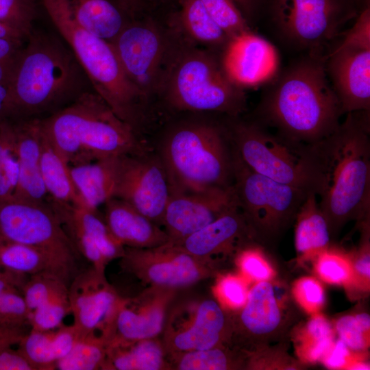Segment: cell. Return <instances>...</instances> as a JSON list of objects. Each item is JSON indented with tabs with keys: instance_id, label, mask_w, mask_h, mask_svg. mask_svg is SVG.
Listing matches in <instances>:
<instances>
[{
	"instance_id": "cell-1",
	"label": "cell",
	"mask_w": 370,
	"mask_h": 370,
	"mask_svg": "<svg viewBox=\"0 0 370 370\" xmlns=\"http://www.w3.org/2000/svg\"><path fill=\"white\" fill-rule=\"evenodd\" d=\"M369 111L350 112L325 138L304 146L311 191L334 235L370 209Z\"/></svg>"
},
{
	"instance_id": "cell-2",
	"label": "cell",
	"mask_w": 370,
	"mask_h": 370,
	"mask_svg": "<svg viewBox=\"0 0 370 370\" xmlns=\"http://www.w3.org/2000/svg\"><path fill=\"white\" fill-rule=\"evenodd\" d=\"M321 51L293 64L263 96L257 115L262 125L295 145L317 143L332 134L343 115L329 80Z\"/></svg>"
},
{
	"instance_id": "cell-3",
	"label": "cell",
	"mask_w": 370,
	"mask_h": 370,
	"mask_svg": "<svg viewBox=\"0 0 370 370\" xmlns=\"http://www.w3.org/2000/svg\"><path fill=\"white\" fill-rule=\"evenodd\" d=\"M8 89L12 119L49 116L92 90L62 38L35 28L19 53Z\"/></svg>"
},
{
	"instance_id": "cell-4",
	"label": "cell",
	"mask_w": 370,
	"mask_h": 370,
	"mask_svg": "<svg viewBox=\"0 0 370 370\" xmlns=\"http://www.w3.org/2000/svg\"><path fill=\"white\" fill-rule=\"evenodd\" d=\"M43 136L69 165L142 155L136 131L94 90L40 119Z\"/></svg>"
},
{
	"instance_id": "cell-5",
	"label": "cell",
	"mask_w": 370,
	"mask_h": 370,
	"mask_svg": "<svg viewBox=\"0 0 370 370\" xmlns=\"http://www.w3.org/2000/svg\"><path fill=\"white\" fill-rule=\"evenodd\" d=\"M59 35L73 51L92 90L134 130L146 99L127 77L112 45L81 27L66 0H40Z\"/></svg>"
},
{
	"instance_id": "cell-6",
	"label": "cell",
	"mask_w": 370,
	"mask_h": 370,
	"mask_svg": "<svg viewBox=\"0 0 370 370\" xmlns=\"http://www.w3.org/2000/svg\"><path fill=\"white\" fill-rule=\"evenodd\" d=\"M161 161L171 193L201 192L233 182V151L223 132L206 123L181 125L163 142Z\"/></svg>"
},
{
	"instance_id": "cell-7",
	"label": "cell",
	"mask_w": 370,
	"mask_h": 370,
	"mask_svg": "<svg viewBox=\"0 0 370 370\" xmlns=\"http://www.w3.org/2000/svg\"><path fill=\"white\" fill-rule=\"evenodd\" d=\"M159 92L174 108L219 112L236 116L246 107L242 88L225 73L208 51L188 45H174Z\"/></svg>"
},
{
	"instance_id": "cell-8",
	"label": "cell",
	"mask_w": 370,
	"mask_h": 370,
	"mask_svg": "<svg viewBox=\"0 0 370 370\" xmlns=\"http://www.w3.org/2000/svg\"><path fill=\"white\" fill-rule=\"evenodd\" d=\"M12 242L37 248L51 260L68 286L75 277L78 252L48 202L14 197L0 201V243Z\"/></svg>"
},
{
	"instance_id": "cell-9",
	"label": "cell",
	"mask_w": 370,
	"mask_h": 370,
	"mask_svg": "<svg viewBox=\"0 0 370 370\" xmlns=\"http://www.w3.org/2000/svg\"><path fill=\"white\" fill-rule=\"evenodd\" d=\"M239 206L258 237H274L295 217L309 191L249 169L233 149V182Z\"/></svg>"
},
{
	"instance_id": "cell-10",
	"label": "cell",
	"mask_w": 370,
	"mask_h": 370,
	"mask_svg": "<svg viewBox=\"0 0 370 370\" xmlns=\"http://www.w3.org/2000/svg\"><path fill=\"white\" fill-rule=\"evenodd\" d=\"M230 136L234 150L249 169L312 192L304 146L271 134L257 121L234 123Z\"/></svg>"
},
{
	"instance_id": "cell-11",
	"label": "cell",
	"mask_w": 370,
	"mask_h": 370,
	"mask_svg": "<svg viewBox=\"0 0 370 370\" xmlns=\"http://www.w3.org/2000/svg\"><path fill=\"white\" fill-rule=\"evenodd\" d=\"M325 68L343 114L370 109V9L326 56Z\"/></svg>"
},
{
	"instance_id": "cell-12",
	"label": "cell",
	"mask_w": 370,
	"mask_h": 370,
	"mask_svg": "<svg viewBox=\"0 0 370 370\" xmlns=\"http://www.w3.org/2000/svg\"><path fill=\"white\" fill-rule=\"evenodd\" d=\"M111 44L130 81L146 97L159 92L173 43L158 26L130 20Z\"/></svg>"
},
{
	"instance_id": "cell-13",
	"label": "cell",
	"mask_w": 370,
	"mask_h": 370,
	"mask_svg": "<svg viewBox=\"0 0 370 370\" xmlns=\"http://www.w3.org/2000/svg\"><path fill=\"white\" fill-rule=\"evenodd\" d=\"M162 332L168 356L227 346L230 314L213 299L182 302L168 313Z\"/></svg>"
},
{
	"instance_id": "cell-14",
	"label": "cell",
	"mask_w": 370,
	"mask_h": 370,
	"mask_svg": "<svg viewBox=\"0 0 370 370\" xmlns=\"http://www.w3.org/2000/svg\"><path fill=\"white\" fill-rule=\"evenodd\" d=\"M273 9L285 39L310 52L322 51L352 17L341 0H274Z\"/></svg>"
},
{
	"instance_id": "cell-15",
	"label": "cell",
	"mask_w": 370,
	"mask_h": 370,
	"mask_svg": "<svg viewBox=\"0 0 370 370\" xmlns=\"http://www.w3.org/2000/svg\"><path fill=\"white\" fill-rule=\"evenodd\" d=\"M121 269L149 286L176 290L211 277L213 265L166 243L152 248L125 247Z\"/></svg>"
},
{
	"instance_id": "cell-16",
	"label": "cell",
	"mask_w": 370,
	"mask_h": 370,
	"mask_svg": "<svg viewBox=\"0 0 370 370\" xmlns=\"http://www.w3.org/2000/svg\"><path fill=\"white\" fill-rule=\"evenodd\" d=\"M71 285L69 301L73 325L82 335H98L108 344L124 298L108 282L105 272L92 267L76 275Z\"/></svg>"
},
{
	"instance_id": "cell-17",
	"label": "cell",
	"mask_w": 370,
	"mask_h": 370,
	"mask_svg": "<svg viewBox=\"0 0 370 370\" xmlns=\"http://www.w3.org/2000/svg\"><path fill=\"white\" fill-rule=\"evenodd\" d=\"M170 195V184L161 160L143 154L120 157L114 197L162 225Z\"/></svg>"
},
{
	"instance_id": "cell-18",
	"label": "cell",
	"mask_w": 370,
	"mask_h": 370,
	"mask_svg": "<svg viewBox=\"0 0 370 370\" xmlns=\"http://www.w3.org/2000/svg\"><path fill=\"white\" fill-rule=\"evenodd\" d=\"M238 206L233 184L201 192L171 193L162 225L168 243H178Z\"/></svg>"
},
{
	"instance_id": "cell-19",
	"label": "cell",
	"mask_w": 370,
	"mask_h": 370,
	"mask_svg": "<svg viewBox=\"0 0 370 370\" xmlns=\"http://www.w3.org/2000/svg\"><path fill=\"white\" fill-rule=\"evenodd\" d=\"M74 247L92 266L101 269L121 258L125 247L110 232L98 210L48 199Z\"/></svg>"
},
{
	"instance_id": "cell-20",
	"label": "cell",
	"mask_w": 370,
	"mask_h": 370,
	"mask_svg": "<svg viewBox=\"0 0 370 370\" xmlns=\"http://www.w3.org/2000/svg\"><path fill=\"white\" fill-rule=\"evenodd\" d=\"M230 314L227 346L247 355L280 330L282 314L270 281L256 282L249 290L244 306Z\"/></svg>"
},
{
	"instance_id": "cell-21",
	"label": "cell",
	"mask_w": 370,
	"mask_h": 370,
	"mask_svg": "<svg viewBox=\"0 0 370 370\" xmlns=\"http://www.w3.org/2000/svg\"><path fill=\"white\" fill-rule=\"evenodd\" d=\"M221 66L241 88H253L275 78L280 65L275 47L251 29L230 38L224 47Z\"/></svg>"
},
{
	"instance_id": "cell-22",
	"label": "cell",
	"mask_w": 370,
	"mask_h": 370,
	"mask_svg": "<svg viewBox=\"0 0 370 370\" xmlns=\"http://www.w3.org/2000/svg\"><path fill=\"white\" fill-rule=\"evenodd\" d=\"M175 294L174 289L149 286L136 297L124 298L108 346L158 337Z\"/></svg>"
},
{
	"instance_id": "cell-23",
	"label": "cell",
	"mask_w": 370,
	"mask_h": 370,
	"mask_svg": "<svg viewBox=\"0 0 370 370\" xmlns=\"http://www.w3.org/2000/svg\"><path fill=\"white\" fill-rule=\"evenodd\" d=\"M18 163L14 198L34 203L47 202L40 173L42 132L40 119H10L1 124Z\"/></svg>"
},
{
	"instance_id": "cell-24",
	"label": "cell",
	"mask_w": 370,
	"mask_h": 370,
	"mask_svg": "<svg viewBox=\"0 0 370 370\" xmlns=\"http://www.w3.org/2000/svg\"><path fill=\"white\" fill-rule=\"evenodd\" d=\"M257 238L239 206L173 245L214 266L218 258L237 253Z\"/></svg>"
},
{
	"instance_id": "cell-25",
	"label": "cell",
	"mask_w": 370,
	"mask_h": 370,
	"mask_svg": "<svg viewBox=\"0 0 370 370\" xmlns=\"http://www.w3.org/2000/svg\"><path fill=\"white\" fill-rule=\"evenodd\" d=\"M104 220L113 236L124 247L152 248L166 244L165 230L127 202L114 197L105 204Z\"/></svg>"
},
{
	"instance_id": "cell-26",
	"label": "cell",
	"mask_w": 370,
	"mask_h": 370,
	"mask_svg": "<svg viewBox=\"0 0 370 370\" xmlns=\"http://www.w3.org/2000/svg\"><path fill=\"white\" fill-rule=\"evenodd\" d=\"M121 156L69 165L73 184L86 207L98 210L115 196Z\"/></svg>"
},
{
	"instance_id": "cell-27",
	"label": "cell",
	"mask_w": 370,
	"mask_h": 370,
	"mask_svg": "<svg viewBox=\"0 0 370 370\" xmlns=\"http://www.w3.org/2000/svg\"><path fill=\"white\" fill-rule=\"evenodd\" d=\"M76 23L90 34L112 43L130 21L111 0H66Z\"/></svg>"
},
{
	"instance_id": "cell-28",
	"label": "cell",
	"mask_w": 370,
	"mask_h": 370,
	"mask_svg": "<svg viewBox=\"0 0 370 370\" xmlns=\"http://www.w3.org/2000/svg\"><path fill=\"white\" fill-rule=\"evenodd\" d=\"M103 369L163 370L171 366L162 341L156 337L108 346Z\"/></svg>"
},
{
	"instance_id": "cell-29",
	"label": "cell",
	"mask_w": 370,
	"mask_h": 370,
	"mask_svg": "<svg viewBox=\"0 0 370 370\" xmlns=\"http://www.w3.org/2000/svg\"><path fill=\"white\" fill-rule=\"evenodd\" d=\"M295 218V246L301 257H316L329 247V225L313 192L308 193Z\"/></svg>"
},
{
	"instance_id": "cell-30",
	"label": "cell",
	"mask_w": 370,
	"mask_h": 370,
	"mask_svg": "<svg viewBox=\"0 0 370 370\" xmlns=\"http://www.w3.org/2000/svg\"><path fill=\"white\" fill-rule=\"evenodd\" d=\"M40 166L49 200L82 205L71 176L69 165L42 133Z\"/></svg>"
},
{
	"instance_id": "cell-31",
	"label": "cell",
	"mask_w": 370,
	"mask_h": 370,
	"mask_svg": "<svg viewBox=\"0 0 370 370\" xmlns=\"http://www.w3.org/2000/svg\"><path fill=\"white\" fill-rule=\"evenodd\" d=\"M247 355L228 346L190 351L168 356L171 369L228 370L244 367Z\"/></svg>"
},
{
	"instance_id": "cell-32",
	"label": "cell",
	"mask_w": 370,
	"mask_h": 370,
	"mask_svg": "<svg viewBox=\"0 0 370 370\" xmlns=\"http://www.w3.org/2000/svg\"><path fill=\"white\" fill-rule=\"evenodd\" d=\"M0 266L1 269L25 276L48 274L61 280L51 260L44 252L21 243H0Z\"/></svg>"
},
{
	"instance_id": "cell-33",
	"label": "cell",
	"mask_w": 370,
	"mask_h": 370,
	"mask_svg": "<svg viewBox=\"0 0 370 370\" xmlns=\"http://www.w3.org/2000/svg\"><path fill=\"white\" fill-rule=\"evenodd\" d=\"M180 23L192 40L212 47H225L229 38L213 21L200 0H180Z\"/></svg>"
},
{
	"instance_id": "cell-34",
	"label": "cell",
	"mask_w": 370,
	"mask_h": 370,
	"mask_svg": "<svg viewBox=\"0 0 370 370\" xmlns=\"http://www.w3.org/2000/svg\"><path fill=\"white\" fill-rule=\"evenodd\" d=\"M107 356V343L98 335H82L69 353L56 363L60 370L101 369Z\"/></svg>"
},
{
	"instance_id": "cell-35",
	"label": "cell",
	"mask_w": 370,
	"mask_h": 370,
	"mask_svg": "<svg viewBox=\"0 0 370 370\" xmlns=\"http://www.w3.org/2000/svg\"><path fill=\"white\" fill-rule=\"evenodd\" d=\"M334 334L326 318L319 312L312 314L300 334L299 355L307 362H321L334 342Z\"/></svg>"
},
{
	"instance_id": "cell-36",
	"label": "cell",
	"mask_w": 370,
	"mask_h": 370,
	"mask_svg": "<svg viewBox=\"0 0 370 370\" xmlns=\"http://www.w3.org/2000/svg\"><path fill=\"white\" fill-rule=\"evenodd\" d=\"M53 330L31 332L19 342L18 352L34 369H53L56 359L53 348Z\"/></svg>"
},
{
	"instance_id": "cell-37",
	"label": "cell",
	"mask_w": 370,
	"mask_h": 370,
	"mask_svg": "<svg viewBox=\"0 0 370 370\" xmlns=\"http://www.w3.org/2000/svg\"><path fill=\"white\" fill-rule=\"evenodd\" d=\"M38 0H0V23L15 29L26 39L34 28Z\"/></svg>"
},
{
	"instance_id": "cell-38",
	"label": "cell",
	"mask_w": 370,
	"mask_h": 370,
	"mask_svg": "<svg viewBox=\"0 0 370 370\" xmlns=\"http://www.w3.org/2000/svg\"><path fill=\"white\" fill-rule=\"evenodd\" d=\"M204 8L229 39L251 30L243 14L233 0H200Z\"/></svg>"
},
{
	"instance_id": "cell-39",
	"label": "cell",
	"mask_w": 370,
	"mask_h": 370,
	"mask_svg": "<svg viewBox=\"0 0 370 370\" xmlns=\"http://www.w3.org/2000/svg\"><path fill=\"white\" fill-rule=\"evenodd\" d=\"M316 257L315 271L321 280L336 285L352 284L353 272L350 257L330 250L329 247Z\"/></svg>"
},
{
	"instance_id": "cell-40",
	"label": "cell",
	"mask_w": 370,
	"mask_h": 370,
	"mask_svg": "<svg viewBox=\"0 0 370 370\" xmlns=\"http://www.w3.org/2000/svg\"><path fill=\"white\" fill-rule=\"evenodd\" d=\"M70 312L69 290L50 299L29 313L28 323L32 330H53L62 324L66 315Z\"/></svg>"
},
{
	"instance_id": "cell-41",
	"label": "cell",
	"mask_w": 370,
	"mask_h": 370,
	"mask_svg": "<svg viewBox=\"0 0 370 370\" xmlns=\"http://www.w3.org/2000/svg\"><path fill=\"white\" fill-rule=\"evenodd\" d=\"M370 317L366 312L347 314L335 323V331L351 350L361 352L369 345Z\"/></svg>"
},
{
	"instance_id": "cell-42",
	"label": "cell",
	"mask_w": 370,
	"mask_h": 370,
	"mask_svg": "<svg viewBox=\"0 0 370 370\" xmlns=\"http://www.w3.org/2000/svg\"><path fill=\"white\" fill-rule=\"evenodd\" d=\"M68 285L48 274H37L26 280L22 291L29 313L56 295L67 291Z\"/></svg>"
},
{
	"instance_id": "cell-43",
	"label": "cell",
	"mask_w": 370,
	"mask_h": 370,
	"mask_svg": "<svg viewBox=\"0 0 370 370\" xmlns=\"http://www.w3.org/2000/svg\"><path fill=\"white\" fill-rule=\"evenodd\" d=\"M236 255L239 269L246 280L269 281L274 276V270L262 251L252 242L245 245Z\"/></svg>"
},
{
	"instance_id": "cell-44",
	"label": "cell",
	"mask_w": 370,
	"mask_h": 370,
	"mask_svg": "<svg viewBox=\"0 0 370 370\" xmlns=\"http://www.w3.org/2000/svg\"><path fill=\"white\" fill-rule=\"evenodd\" d=\"M18 167L6 134L0 125V201L14 197L17 186Z\"/></svg>"
},
{
	"instance_id": "cell-45",
	"label": "cell",
	"mask_w": 370,
	"mask_h": 370,
	"mask_svg": "<svg viewBox=\"0 0 370 370\" xmlns=\"http://www.w3.org/2000/svg\"><path fill=\"white\" fill-rule=\"evenodd\" d=\"M248 292L247 280L243 277L232 274L221 277L214 287V293L221 306L234 311L244 306Z\"/></svg>"
},
{
	"instance_id": "cell-46",
	"label": "cell",
	"mask_w": 370,
	"mask_h": 370,
	"mask_svg": "<svg viewBox=\"0 0 370 370\" xmlns=\"http://www.w3.org/2000/svg\"><path fill=\"white\" fill-rule=\"evenodd\" d=\"M298 304L308 313H318L325 301L324 290L321 283L312 277L298 280L293 287Z\"/></svg>"
},
{
	"instance_id": "cell-47",
	"label": "cell",
	"mask_w": 370,
	"mask_h": 370,
	"mask_svg": "<svg viewBox=\"0 0 370 370\" xmlns=\"http://www.w3.org/2000/svg\"><path fill=\"white\" fill-rule=\"evenodd\" d=\"M29 310L23 295L12 291L0 295V325L20 327L28 322Z\"/></svg>"
},
{
	"instance_id": "cell-48",
	"label": "cell",
	"mask_w": 370,
	"mask_h": 370,
	"mask_svg": "<svg viewBox=\"0 0 370 370\" xmlns=\"http://www.w3.org/2000/svg\"><path fill=\"white\" fill-rule=\"evenodd\" d=\"M365 237L359 249L353 258H350L353 272L351 284H356L362 288L367 289L370 279V251L369 242L367 237V225L364 232Z\"/></svg>"
},
{
	"instance_id": "cell-49",
	"label": "cell",
	"mask_w": 370,
	"mask_h": 370,
	"mask_svg": "<svg viewBox=\"0 0 370 370\" xmlns=\"http://www.w3.org/2000/svg\"><path fill=\"white\" fill-rule=\"evenodd\" d=\"M351 356V349L338 339L334 341L321 362L330 369H348L354 362Z\"/></svg>"
},
{
	"instance_id": "cell-50",
	"label": "cell",
	"mask_w": 370,
	"mask_h": 370,
	"mask_svg": "<svg viewBox=\"0 0 370 370\" xmlns=\"http://www.w3.org/2000/svg\"><path fill=\"white\" fill-rule=\"evenodd\" d=\"M0 370H34L18 351L0 347Z\"/></svg>"
},
{
	"instance_id": "cell-51",
	"label": "cell",
	"mask_w": 370,
	"mask_h": 370,
	"mask_svg": "<svg viewBox=\"0 0 370 370\" xmlns=\"http://www.w3.org/2000/svg\"><path fill=\"white\" fill-rule=\"evenodd\" d=\"M25 40L0 38V60L16 58L21 51Z\"/></svg>"
},
{
	"instance_id": "cell-52",
	"label": "cell",
	"mask_w": 370,
	"mask_h": 370,
	"mask_svg": "<svg viewBox=\"0 0 370 370\" xmlns=\"http://www.w3.org/2000/svg\"><path fill=\"white\" fill-rule=\"evenodd\" d=\"M12 117L13 108L9 89L0 85V125Z\"/></svg>"
},
{
	"instance_id": "cell-53",
	"label": "cell",
	"mask_w": 370,
	"mask_h": 370,
	"mask_svg": "<svg viewBox=\"0 0 370 370\" xmlns=\"http://www.w3.org/2000/svg\"><path fill=\"white\" fill-rule=\"evenodd\" d=\"M18 56L13 59L0 60V85L8 88Z\"/></svg>"
},
{
	"instance_id": "cell-54",
	"label": "cell",
	"mask_w": 370,
	"mask_h": 370,
	"mask_svg": "<svg viewBox=\"0 0 370 370\" xmlns=\"http://www.w3.org/2000/svg\"><path fill=\"white\" fill-rule=\"evenodd\" d=\"M0 38L26 40L19 32L1 23H0Z\"/></svg>"
},
{
	"instance_id": "cell-55",
	"label": "cell",
	"mask_w": 370,
	"mask_h": 370,
	"mask_svg": "<svg viewBox=\"0 0 370 370\" xmlns=\"http://www.w3.org/2000/svg\"><path fill=\"white\" fill-rule=\"evenodd\" d=\"M240 10L247 13H251L254 8L256 0H233Z\"/></svg>"
},
{
	"instance_id": "cell-56",
	"label": "cell",
	"mask_w": 370,
	"mask_h": 370,
	"mask_svg": "<svg viewBox=\"0 0 370 370\" xmlns=\"http://www.w3.org/2000/svg\"><path fill=\"white\" fill-rule=\"evenodd\" d=\"M1 271V266H0V271Z\"/></svg>"
}]
</instances>
